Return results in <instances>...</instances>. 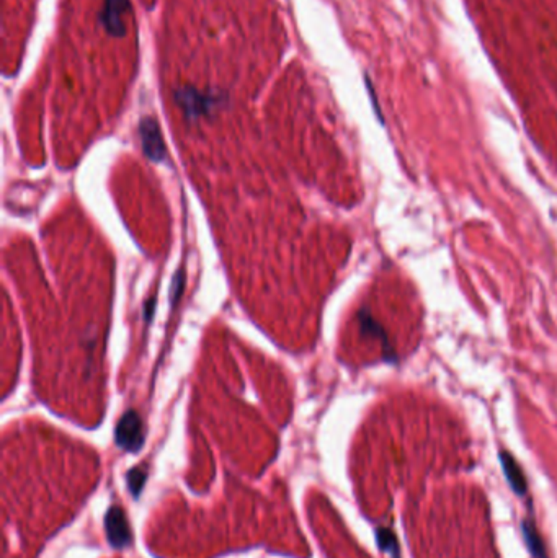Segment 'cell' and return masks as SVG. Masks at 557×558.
<instances>
[{"instance_id":"obj_1","label":"cell","mask_w":557,"mask_h":558,"mask_svg":"<svg viewBox=\"0 0 557 558\" xmlns=\"http://www.w3.org/2000/svg\"><path fill=\"white\" fill-rule=\"evenodd\" d=\"M174 100L178 104V108L183 111L185 118L199 119L203 116H208L214 109L221 107L224 97L221 93L203 92V90L185 85V87L175 90Z\"/></svg>"},{"instance_id":"obj_2","label":"cell","mask_w":557,"mask_h":558,"mask_svg":"<svg viewBox=\"0 0 557 558\" xmlns=\"http://www.w3.org/2000/svg\"><path fill=\"white\" fill-rule=\"evenodd\" d=\"M131 12L130 0H103L100 23L108 35L123 38L126 35V17Z\"/></svg>"},{"instance_id":"obj_3","label":"cell","mask_w":557,"mask_h":558,"mask_svg":"<svg viewBox=\"0 0 557 558\" xmlns=\"http://www.w3.org/2000/svg\"><path fill=\"white\" fill-rule=\"evenodd\" d=\"M139 137L142 150L152 162H164L167 159V149L159 123L155 118H142L139 123Z\"/></svg>"},{"instance_id":"obj_4","label":"cell","mask_w":557,"mask_h":558,"mask_svg":"<svg viewBox=\"0 0 557 558\" xmlns=\"http://www.w3.org/2000/svg\"><path fill=\"white\" fill-rule=\"evenodd\" d=\"M144 442L142 433V419L135 410L123 414L116 426V444L125 451L137 452Z\"/></svg>"},{"instance_id":"obj_5","label":"cell","mask_w":557,"mask_h":558,"mask_svg":"<svg viewBox=\"0 0 557 558\" xmlns=\"http://www.w3.org/2000/svg\"><path fill=\"white\" fill-rule=\"evenodd\" d=\"M498 459H500V464H502V470H503V474H505L508 485L512 486V490L515 491L517 495L525 496L528 491L526 476H525V474H523L521 467L517 462L515 457H513L510 452L500 451Z\"/></svg>"},{"instance_id":"obj_6","label":"cell","mask_w":557,"mask_h":558,"mask_svg":"<svg viewBox=\"0 0 557 558\" xmlns=\"http://www.w3.org/2000/svg\"><path fill=\"white\" fill-rule=\"evenodd\" d=\"M521 531L528 545V550H530L533 558H549L547 557L542 537L540 536V532H537V529L535 524H533L531 519H525V521L521 522Z\"/></svg>"},{"instance_id":"obj_7","label":"cell","mask_w":557,"mask_h":558,"mask_svg":"<svg viewBox=\"0 0 557 558\" xmlns=\"http://www.w3.org/2000/svg\"><path fill=\"white\" fill-rule=\"evenodd\" d=\"M107 524H108L109 541H112L113 543H116V545H123V543H126L128 541H130L125 516H123V513L120 511V509H112V511H109Z\"/></svg>"},{"instance_id":"obj_8","label":"cell","mask_w":557,"mask_h":558,"mask_svg":"<svg viewBox=\"0 0 557 558\" xmlns=\"http://www.w3.org/2000/svg\"><path fill=\"white\" fill-rule=\"evenodd\" d=\"M378 542L384 552H388L391 558H401L399 555V543L394 534L389 529H379L378 531Z\"/></svg>"},{"instance_id":"obj_9","label":"cell","mask_w":557,"mask_h":558,"mask_svg":"<svg viewBox=\"0 0 557 558\" xmlns=\"http://www.w3.org/2000/svg\"><path fill=\"white\" fill-rule=\"evenodd\" d=\"M183 293V279H182V271H178L174 278V286H172V304H177V300L180 297V294Z\"/></svg>"},{"instance_id":"obj_10","label":"cell","mask_w":557,"mask_h":558,"mask_svg":"<svg viewBox=\"0 0 557 558\" xmlns=\"http://www.w3.org/2000/svg\"><path fill=\"white\" fill-rule=\"evenodd\" d=\"M146 309H147V313H146V318L149 320L151 316H152V309H154V299H149L146 304Z\"/></svg>"}]
</instances>
